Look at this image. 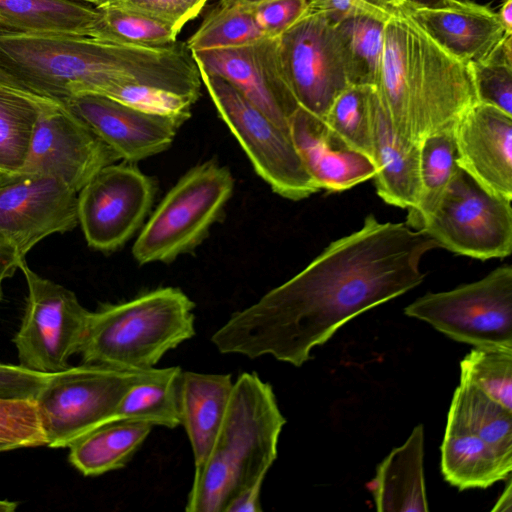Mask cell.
I'll use <instances>...</instances> for the list:
<instances>
[{
    "mask_svg": "<svg viewBox=\"0 0 512 512\" xmlns=\"http://www.w3.org/2000/svg\"><path fill=\"white\" fill-rule=\"evenodd\" d=\"M437 243L405 222L363 226L331 242L302 271L235 312L211 337L222 354L269 355L300 367L347 322L420 285Z\"/></svg>",
    "mask_w": 512,
    "mask_h": 512,
    "instance_id": "obj_1",
    "label": "cell"
},
{
    "mask_svg": "<svg viewBox=\"0 0 512 512\" xmlns=\"http://www.w3.org/2000/svg\"><path fill=\"white\" fill-rule=\"evenodd\" d=\"M0 67L31 92L64 105L74 94L100 93L113 86L172 90L181 58L174 45L142 46L0 28Z\"/></svg>",
    "mask_w": 512,
    "mask_h": 512,
    "instance_id": "obj_2",
    "label": "cell"
},
{
    "mask_svg": "<svg viewBox=\"0 0 512 512\" xmlns=\"http://www.w3.org/2000/svg\"><path fill=\"white\" fill-rule=\"evenodd\" d=\"M375 90L394 130L419 144L429 134L453 130L478 102L470 64L435 43L403 5L385 23Z\"/></svg>",
    "mask_w": 512,
    "mask_h": 512,
    "instance_id": "obj_3",
    "label": "cell"
},
{
    "mask_svg": "<svg viewBox=\"0 0 512 512\" xmlns=\"http://www.w3.org/2000/svg\"><path fill=\"white\" fill-rule=\"evenodd\" d=\"M285 423L272 386L254 372L240 374L210 452L194 472L185 510L224 512L240 490L264 480Z\"/></svg>",
    "mask_w": 512,
    "mask_h": 512,
    "instance_id": "obj_4",
    "label": "cell"
},
{
    "mask_svg": "<svg viewBox=\"0 0 512 512\" xmlns=\"http://www.w3.org/2000/svg\"><path fill=\"white\" fill-rule=\"evenodd\" d=\"M195 303L163 287L90 313L79 349L82 363L124 370L154 368L170 350L195 335Z\"/></svg>",
    "mask_w": 512,
    "mask_h": 512,
    "instance_id": "obj_5",
    "label": "cell"
},
{
    "mask_svg": "<svg viewBox=\"0 0 512 512\" xmlns=\"http://www.w3.org/2000/svg\"><path fill=\"white\" fill-rule=\"evenodd\" d=\"M233 188L228 168L213 160L190 169L142 228L132 248L135 260L170 262L193 250L221 215Z\"/></svg>",
    "mask_w": 512,
    "mask_h": 512,
    "instance_id": "obj_6",
    "label": "cell"
},
{
    "mask_svg": "<svg viewBox=\"0 0 512 512\" xmlns=\"http://www.w3.org/2000/svg\"><path fill=\"white\" fill-rule=\"evenodd\" d=\"M148 370L82 363L49 374L34 400L46 446L68 448L89 432L113 422L125 394Z\"/></svg>",
    "mask_w": 512,
    "mask_h": 512,
    "instance_id": "obj_7",
    "label": "cell"
},
{
    "mask_svg": "<svg viewBox=\"0 0 512 512\" xmlns=\"http://www.w3.org/2000/svg\"><path fill=\"white\" fill-rule=\"evenodd\" d=\"M199 72L220 117L256 173L275 193L297 201L320 190L305 169L290 132L276 125L225 79Z\"/></svg>",
    "mask_w": 512,
    "mask_h": 512,
    "instance_id": "obj_8",
    "label": "cell"
},
{
    "mask_svg": "<svg viewBox=\"0 0 512 512\" xmlns=\"http://www.w3.org/2000/svg\"><path fill=\"white\" fill-rule=\"evenodd\" d=\"M404 313L457 342L512 347V267L502 265L478 281L427 293Z\"/></svg>",
    "mask_w": 512,
    "mask_h": 512,
    "instance_id": "obj_9",
    "label": "cell"
},
{
    "mask_svg": "<svg viewBox=\"0 0 512 512\" xmlns=\"http://www.w3.org/2000/svg\"><path fill=\"white\" fill-rule=\"evenodd\" d=\"M19 269L28 289L21 324L12 339L19 365L43 374L63 371L79 352L91 311L73 291L30 269L25 258Z\"/></svg>",
    "mask_w": 512,
    "mask_h": 512,
    "instance_id": "obj_10",
    "label": "cell"
},
{
    "mask_svg": "<svg viewBox=\"0 0 512 512\" xmlns=\"http://www.w3.org/2000/svg\"><path fill=\"white\" fill-rule=\"evenodd\" d=\"M421 231L458 255L504 258L512 251L511 201L492 194L458 166Z\"/></svg>",
    "mask_w": 512,
    "mask_h": 512,
    "instance_id": "obj_11",
    "label": "cell"
},
{
    "mask_svg": "<svg viewBox=\"0 0 512 512\" xmlns=\"http://www.w3.org/2000/svg\"><path fill=\"white\" fill-rule=\"evenodd\" d=\"M155 191L154 180L129 162L100 169L77 194L88 245L111 252L125 244L146 218Z\"/></svg>",
    "mask_w": 512,
    "mask_h": 512,
    "instance_id": "obj_12",
    "label": "cell"
},
{
    "mask_svg": "<svg viewBox=\"0 0 512 512\" xmlns=\"http://www.w3.org/2000/svg\"><path fill=\"white\" fill-rule=\"evenodd\" d=\"M118 160L82 120L54 101L43 106L24 164L15 175L50 177L78 194L100 169Z\"/></svg>",
    "mask_w": 512,
    "mask_h": 512,
    "instance_id": "obj_13",
    "label": "cell"
},
{
    "mask_svg": "<svg viewBox=\"0 0 512 512\" xmlns=\"http://www.w3.org/2000/svg\"><path fill=\"white\" fill-rule=\"evenodd\" d=\"M278 40L283 71L299 107L322 121L349 85L334 25L321 15L304 14Z\"/></svg>",
    "mask_w": 512,
    "mask_h": 512,
    "instance_id": "obj_14",
    "label": "cell"
},
{
    "mask_svg": "<svg viewBox=\"0 0 512 512\" xmlns=\"http://www.w3.org/2000/svg\"><path fill=\"white\" fill-rule=\"evenodd\" d=\"M77 193L44 176H0V240L26 254L42 239L78 224Z\"/></svg>",
    "mask_w": 512,
    "mask_h": 512,
    "instance_id": "obj_15",
    "label": "cell"
},
{
    "mask_svg": "<svg viewBox=\"0 0 512 512\" xmlns=\"http://www.w3.org/2000/svg\"><path fill=\"white\" fill-rule=\"evenodd\" d=\"M199 70L232 84L276 125L289 131L299 105L285 77L278 37L229 49L192 52Z\"/></svg>",
    "mask_w": 512,
    "mask_h": 512,
    "instance_id": "obj_16",
    "label": "cell"
},
{
    "mask_svg": "<svg viewBox=\"0 0 512 512\" xmlns=\"http://www.w3.org/2000/svg\"><path fill=\"white\" fill-rule=\"evenodd\" d=\"M64 106L109 146L119 159L129 163L168 149L185 122L92 92L74 94Z\"/></svg>",
    "mask_w": 512,
    "mask_h": 512,
    "instance_id": "obj_17",
    "label": "cell"
},
{
    "mask_svg": "<svg viewBox=\"0 0 512 512\" xmlns=\"http://www.w3.org/2000/svg\"><path fill=\"white\" fill-rule=\"evenodd\" d=\"M453 134L457 165L492 194L512 201V115L477 102Z\"/></svg>",
    "mask_w": 512,
    "mask_h": 512,
    "instance_id": "obj_18",
    "label": "cell"
},
{
    "mask_svg": "<svg viewBox=\"0 0 512 512\" xmlns=\"http://www.w3.org/2000/svg\"><path fill=\"white\" fill-rule=\"evenodd\" d=\"M403 7L435 43L468 64L485 60L506 34L497 13L475 2L454 0L435 8Z\"/></svg>",
    "mask_w": 512,
    "mask_h": 512,
    "instance_id": "obj_19",
    "label": "cell"
},
{
    "mask_svg": "<svg viewBox=\"0 0 512 512\" xmlns=\"http://www.w3.org/2000/svg\"><path fill=\"white\" fill-rule=\"evenodd\" d=\"M289 131L300 159L319 189L339 192L372 179L375 168L365 155L334 143L323 122L298 108Z\"/></svg>",
    "mask_w": 512,
    "mask_h": 512,
    "instance_id": "obj_20",
    "label": "cell"
},
{
    "mask_svg": "<svg viewBox=\"0 0 512 512\" xmlns=\"http://www.w3.org/2000/svg\"><path fill=\"white\" fill-rule=\"evenodd\" d=\"M372 156L378 196L389 205L413 208L420 194V144L393 128L375 87L371 95Z\"/></svg>",
    "mask_w": 512,
    "mask_h": 512,
    "instance_id": "obj_21",
    "label": "cell"
},
{
    "mask_svg": "<svg viewBox=\"0 0 512 512\" xmlns=\"http://www.w3.org/2000/svg\"><path fill=\"white\" fill-rule=\"evenodd\" d=\"M441 471L459 491L485 489L510 477L512 459L500 454L449 410L441 444Z\"/></svg>",
    "mask_w": 512,
    "mask_h": 512,
    "instance_id": "obj_22",
    "label": "cell"
},
{
    "mask_svg": "<svg viewBox=\"0 0 512 512\" xmlns=\"http://www.w3.org/2000/svg\"><path fill=\"white\" fill-rule=\"evenodd\" d=\"M369 489L379 512L429 511L422 424L415 426L407 440L382 460Z\"/></svg>",
    "mask_w": 512,
    "mask_h": 512,
    "instance_id": "obj_23",
    "label": "cell"
},
{
    "mask_svg": "<svg viewBox=\"0 0 512 512\" xmlns=\"http://www.w3.org/2000/svg\"><path fill=\"white\" fill-rule=\"evenodd\" d=\"M233 380L230 374L184 371L180 414L191 444L194 472L204 464L224 418Z\"/></svg>",
    "mask_w": 512,
    "mask_h": 512,
    "instance_id": "obj_24",
    "label": "cell"
},
{
    "mask_svg": "<svg viewBox=\"0 0 512 512\" xmlns=\"http://www.w3.org/2000/svg\"><path fill=\"white\" fill-rule=\"evenodd\" d=\"M99 10L80 0H0V28L94 38Z\"/></svg>",
    "mask_w": 512,
    "mask_h": 512,
    "instance_id": "obj_25",
    "label": "cell"
},
{
    "mask_svg": "<svg viewBox=\"0 0 512 512\" xmlns=\"http://www.w3.org/2000/svg\"><path fill=\"white\" fill-rule=\"evenodd\" d=\"M153 425L113 421L73 442L68 460L84 476H99L123 468L149 436Z\"/></svg>",
    "mask_w": 512,
    "mask_h": 512,
    "instance_id": "obj_26",
    "label": "cell"
},
{
    "mask_svg": "<svg viewBox=\"0 0 512 512\" xmlns=\"http://www.w3.org/2000/svg\"><path fill=\"white\" fill-rule=\"evenodd\" d=\"M182 374L179 366L149 369L125 394L113 421H142L167 428L181 425Z\"/></svg>",
    "mask_w": 512,
    "mask_h": 512,
    "instance_id": "obj_27",
    "label": "cell"
},
{
    "mask_svg": "<svg viewBox=\"0 0 512 512\" xmlns=\"http://www.w3.org/2000/svg\"><path fill=\"white\" fill-rule=\"evenodd\" d=\"M54 100L0 86V176L22 168L40 112ZM57 102V101H56Z\"/></svg>",
    "mask_w": 512,
    "mask_h": 512,
    "instance_id": "obj_28",
    "label": "cell"
},
{
    "mask_svg": "<svg viewBox=\"0 0 512 512\" xmlns=\"http://www.w3.org/2000/svg\"><path fill=\"white\" fill-rule=\"evenodd\" d=\"M457 165L453 130L425 136L420 142V194L416 205L408 209L406 224L421 230L439 204Z\"/></svg>",
    "mask_w": 512,
    "mask_h": 512,
    "instance_id": "obj_29",
    "label": "cell"
},
{
    "mask_svg": "<svg viewBox=\"0 0 512 512\" xmlns=\"http://www.w3.org/2000/svg\"><path fill=\"white\" fill-rule=\"evenodd\" d=\"M385 23L373 17H354L333 24L349 84L376 87Z\"/></svg>",
    "mask_w": 512,
    "mask_h": 512,
    "instance_id": "obj_30",
    "label": "cell"
},
{
    "mask_svg": "<svg viewBox=\"0 0 512 512\" xmlns=\"http://www.w3.org/2000/svg\"><path fill=\"white\" fill-rule=\"evenodd\" d=\"M374 87L347 85L332 101L322 122L336 144L371 160V95Z\"/></svg>",
    "mask_w": 512,
    "mask_h": 512,
    "instance_id": "obj_31",
    "label": "cell"
},
{
    "mask_svg": "<svg viewBox=\"0 0 512 512\" xmlns=\"http://www.w3.org/2000/svg\"><path fill=\"white\" fill-rule=\"evenodd\" d=\"M264 37L253 6L239 0H220L187 41L193 51L229 49L254 43Z\"/></svg>",
    "mask_w": 512,
    "mask_h": 512,
    "instance_id": "obj_32",
    "label": "cell"
},
{
    "mask_svg": "<svg viewBox=\"0 0 512 512\" xmlns=\"http://www.w3.org/2000/svg\"><path fill=\"white\" fill-rule=\"evenodd\" d=\"M449 410L500 454L512 459L511 411L465 381L455 389Z\"/></svg>",
    "mask_w": 512,
    "mask_h": 512,
    "instance_id": "obj_33",
    "label": "cell"
},
{
    "mask_svg": "<svg viewBox=\"0 0 512 512\" xmlns=\"http://www.w3.org/2000/svg\"><path fill=\"white\" fill-rule=\"evenodd\" d=\"M460 381L512 412V347H474L460 362Z\"/></svg>",
    "mask_w": 512,
    "mask_h": 512,
    "instance_id": "obj_34",
    "label": "cell"
},
{
    "mask_svg": "<svg viewBox=\"0 0 512 512\" xmlns=\"http://www.w3.org/2000/svg\"><path fill=\"white\" fill-rule=\"evenodd\" d=\"M100 18L95 39L142 46L176 42L182 29L150 16L118 7L97 8Z\"/></svg>",
    "mask_w": 512,
    "mask_h": 512,
    "instance_id": "obj_35",
    "label": "cell"
},
{
    "mask_svg": "<svg viewBox=\"0 0 512 512\" xmlns=\"http://www.w3.org/2000/svg\"><path fill=\"white\" fill-rule=\"evenodd\" d=\"M46 446L35 401L0 400V450Z\"/></svg>",
    "mask_w": 512,
    "mask_h": 512,
    "instance_id": "obj_36",
    "label": "cell"
},
{
    "mask_svg": "<svg viewBox=\"0 0 512 512\" xmlns=\"http://www.w3.org/2000/svg\"><path fill=\"white\" fill-rule=\"evenodd\" d=\"M132 107L186 121L191 116L194 99L167 90L143 86H113L98 93Z\"/></svg>",
    "mask_w": 512,
    "mask_h": 512,
    "instance_id": "obj_37",
    "label": "cell"
},
{
    "mask_svg": "<svg viewBox=\"0 0 512 512\" xmlns=\"http://www.w3.org/2000/svg\"><path fill=\"white\" fill-rule=\"evenodd\" d=\"M470 66L478 102L512 115V64L491 53Z\"/></svg>",
    "mask_w": 512,
    "mask_h": 512,
    "instance_id": "obj_38",
    "label": "cell"
},
{
    "mask_svg": "<svg viewBox=\"0 0 512 512\" xmlns=\"http://www.w3.org/2000/svg\"><path fill=\"white\" fill-rule=\"evenodd\" d=\"M96 8L118 7L138 12L180 29L197 17L208 0H83Z\"/></svg>",
    "mask_w": 512,
    "mask_h": 512,
    "instance_id": "obj_39",
    "label": "cell"
},
{
    "mask_svg": "<svg viewBox=\"0 0 512 512\" xmlns=\"http://www.w3.org/2000/svg\"><path fill=\"white\" fill-rule=\"evenodd\" d=\"M401 7L395 0H307L305 14L321 15L332 24L354 17L387 22Z\"/></svg>",
    "mask_w": 512,
    "mask_h": 512,
    "instance_id": "obj_40",
    "label": "cell"
},
{
    "mask_svg": "<svg viewBox=\"0 0 512 512\" xmlns=\"http://www.w3.org/2000/svg\"><path fill=\"white\" fill-rule=\"evenodd\" d=\"M306 9L307 0H267L253 6L256 22L267 37H279Z\"/></svg>",
    "mask_w": 512,
    "mask_h": 512,
    "instance_id": "obj_41",
    "label": "cell"
},
{
    "mask_svg": "<svg viewBox=\"0 0 512 512\" xmlns=\"http://www.w3.org/2000/svg\"><path fill=\"white\" fill-rule=\"evenodd\" d=\"M48 376L0 361V400L34 401Z\"/></svg>",
    "mask_w": 512,
    "mask_h": 512,
    "instance_id": "obj_42",
    "label": "cell"
},
{
    "mask_svg": "<svg viewBox=\"0 0 512 512\" xmlns=\"http://www.w3.org/2000/svg\"><path fill=\"white\" fill-rule=\"evenodd\" d=\"M264 480L260 479L240 490L227 504L224 512H262L261 489Z\"/></svg>",
    "mask_w": 512,
    "mask_h": 512,
    "instance_id": "obj_43",
    "label": "cell"
},
{
    "mask_svg": "<svg viewBox=\"0 0 512 512\" xmlns=\"http://www.w3.org/2000/svg\"><path fill=\"white\" fill-rule=\"evenodd\" d=\"M24 258L10 243L0 240V287L5 279L13 276Z\"/></svg>",
    "mask_w": 512,
    "mask_h": 512,
    "instance_id": "obj_44",
    "label": "cell"
},
{
    "mask_svg": "<svg viewBox=\"0 0 512 512\" xmlns=\"http://www.w3.org/2000/svg\"><path fill=\"white\" fill-rule=\"evenodd\" d=\"M497 15L506 33H512V0H503Z\"/></svg>",
    "mask_w": 512,
    "mask_h": 512,
    "instance_id": "obj_45",
    "label": "cell"
},
{
    "mask_svg": "<svg viewBox=\"0 0 512 512\" xmlns=\"http://www.w3.org/2000/svg\"><path fill=\"white\" fill-rule=\"evenodd\" d=\"M511 489H512V485H511V480L509 479L504 492L501 494V496L495 503V506L492 509V511H500V512H502V511L510 512L511 511V504H512Z\"/></svg>",
    "mask_w": 512,
    "mask_h": 512,
    "instance_id": "obj_46",
    "label": "cell"
},
{
    "mask_svg": "<svg viewBox=\"0 0 512 512\" xmlns=\"http://www.w3.org/2000/svg\"><path fill=\"white\" fill-rule=\"evenodd\" d=\"M0 86H4V87L16 89V90H20V91H24V92H28V93H33L23 83H21L19 80L14 78L12 75H10L8 72L3 70L1 67H0ZM33 94H35V93H33Z\"/></svg>",
    "mask_w": 512,
    "mask_h": 512,
    "instance_id": "obj_47",
    "label": "cell"
},
{
    "mask_svg": "<svg viewBox=\"0 0 512 512\" xmlns=\"http://www.w3.org/2000/svg\"><path fill=\"white\" fill-rule=\"evenodd\" d=\"M452 1L454 0H404V5L410 7L435 8L445 6Z\"/></svg>",
    "mask_w": 512,
    "mask_h": 512,
    "instance_id": "obj_48",
    "label": "cell"
},
{
    "mask_svg": "<svg viewBox=\"0 0 512 512\" xmlns=\"http://www.w3.org/2000/svg\"><path fill=\"white\" fill-rule=\"evenodd\" d=\"M18 508V502L0 499V512H14Z\"/></svg>",
    "mask_w": 512,
    "mask_h": 512,
    "instance_id": "obj_49",
    "label": "cell"
},
{
    "mask_svg": "<svg viewBox=\"0 0 512 512\" xmlns=\"http://www.w3.org/2000/svg\"><path fill=\"white\" fill-rule=\"evenodd\" d=\"M239 1H241L242 3H245L247 5H250V6H254L256 4H259V3L267 1V0H239Z\"/></svg>",
    "mask_w": 512,
    "mask_h": 512,
    "instance_id": "obj_50",
    "label": "cell"
},
{
    "mask_svg": "<svg viewBox=\"0 0 512 512\" xmlns=\"http://www.w3.org/2000/svg\"><path fill=\"white\" fill-rule=\"evenodd\" d=\"M3 299V291H2V287H0V302L2 301Z\"/></svg>",
    "mask_w": 512,
    "mask_h": 512,
    "instance_id": "obj_51",
    "label": "cell"
},
{
    "mask_svg": "<svg viewBox=\"0 0 512 512\" xmlns=\"http://www.w3.org/2000/svg\"><path fill=\"white\" fill-rule=\"evenodd\" d=\"M395 1H397L398 3H400L402 5L404 4V0H395Z\"/></svg>",
    "mask_w": 512,
    "mask_h": 512,
    "instance_id": "obj_52",
    "label": "cell"
},
{
    "mask_svg": "<svg viewBox=\"0 0 512 512\" xmlns=\"http://www.w3.org/2000/svg\"><path fill=\"white\" fill-rule=\"evenodd\" d=\"M0 452H2V451L0 450Z\"/></svg>",
    "mask_w": 512,
    "mask_h": 512,
    "instance_id": "obj_53",
    "label": "cell"
},
{
    "mask_svg": "<svg viewBox=\"0 0 512 512\" xmlns=\"http://www.w3.org/2000/svg\"><path fill=\"white\" fill-rule=\"evenodd\" d=\"M80 1H82V0H80Z\"/></svg>",
    "mask_w": 512,
    "mask_h": 512,
    "instance_id": "obj_54",
    "label": "cell"
}]
</instances>
